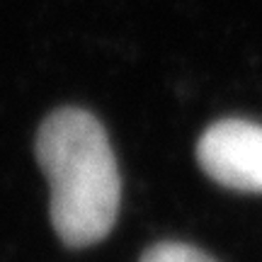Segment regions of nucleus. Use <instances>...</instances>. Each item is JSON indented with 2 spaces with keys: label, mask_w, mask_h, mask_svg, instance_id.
Returning a JSON list of instances; mask_svg holds the SVG:
<instances>
[{
  "label": "nucleus",
  "mask_w": 262,
  "mask_h": 262,
  "mask_svg": "<svg viewBox=\"0 0 262 262\" xmlns=\"http://www.w3.org/2000/svg\"><path fill=\"white\" fill-rule=\"evenodd\" d=\"M34 148L51 189L58 238L68 248L107 238L119 216L122 178L102 124L85 110H56L41 122Z\"/></svg>",
  "instance_id": "f257e3e1"
},
{
  "label": "nucleus",
  "mask_w": 262,
  "mask_h": 262,
  "mask_svg": "<svg viewBox=\"0 0 262 262\" xmlns=\"http://www.w3.org/2000/svg\"><path fill=\"white\" fill-rule=\"evenodd\" d=\"M196 160L209 178L235 192L262 194V126L224 119L202 134Z\"/></svg>",
  "instance_id": "f03ea898"
},
{
  "label": "nucleus",
  "mask_w": 262,
  "mask_h": 262,
  "mask_svg": "<svg viewBox=\"0 0 262 262\" xmlns=\"http://www.w3.org/2000/svg\"><path fill=\"white\" fill-rule=\"evenodd\" d=\"M141 262H216V260L187 243H158L143 253Z\"/></svg>",
  "instance_id": "7ed1b4c3"
}]
</instances>
